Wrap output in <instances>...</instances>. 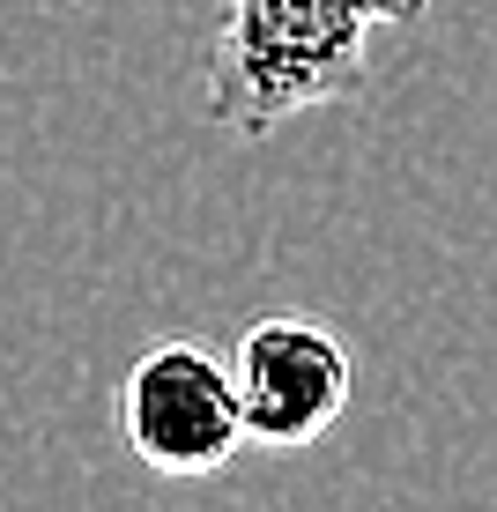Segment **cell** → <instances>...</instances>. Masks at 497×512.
<instances>
[{"instance_id": "2", "label": "cell", "mask_w": 497, "mask_h": 512, "mask_svg": "<svg viewBox=\"0 0 497 512\" xmlns=\"http://www.w3.org/2000/svg\"><path fill=\"white\" fill-rule=\"evenodd\" d=\"M119 431L149 475L171 483L223 475L245 446L230 357H216L208 342H149L119 379Z\"/></svg>"}, {"instance_id": "4", "label": "cell", "mask_w": 497, "mask_h": 512, "mask_svg": "<svg viewBox=\"0 0 497 512\" xmlns=\"http://www.w3.org/2000/svg\"><path fill=\"white\" fill-rule=\"evenodd\" d=\"M423 8H431V0H371V15H379V23H416Z\"/></svg>"}, {"instance_id": "3", "label": "cell", "mask_w": 497, "mask_h": 512, "mask_svg": "<svg viewBox=\"0 0 497 512\" xmlns=\"http://www.w3.org/2000/svg\"><path fill=\"white\" fill-rule=\"evenodd\" d=\"M230 379H238V409H245V446L297 453L349 416L357 357L334 327L275 312V320H253L238 334Z\"/></svg>"}, {"instance_id": "1", "label": "cell", "mask_w": 497, "mask_h": 512, "mask_svg": "<svg viewBox=\"0 0 497 512\" xmlns=\"http://www.w3.org/2000/svg\"><path fill=\"white\" fill-rule=\"evenodd\" d=\"M371 0H230L208 45V119L260 141L319 104H349L371 75Z\"/></svg>"}]
</instances>
